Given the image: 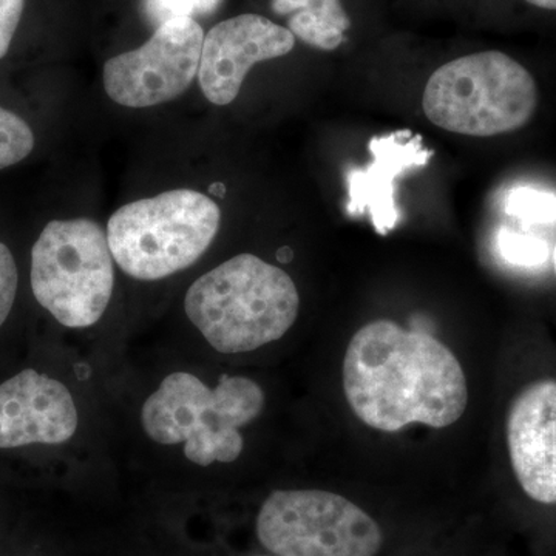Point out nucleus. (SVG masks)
Wrapping results in <instances>:
<instances>
[{"label": "nucleus", "instance_id": "20", "mask_svg": "<svg viewBox=\"0 0 556 556\" xmlns=\"http://www.w3.org/2000/svg\"><path fill=\"white\" fill-rule=\"evenodd\" d=\"M530 5L543 10H556V0H526Z\"/></svg>", "mask_w": 556, "mask_h": 556}, {"label": "nucleus", "instance_id": "17", "mask_svg": "<svg viewBox=\"0 0 556 556\" xmlns=\"http://www.w3.org/2000/svg\"><path fill=\"white\" fill-rule=\"evenodd\" d=\"M222 0H144V11L153 24L188 17L207 16L218 9Z\"/></svg>", "mask_w": 556, "mask_h": 556}, {"label": "nucleus", "instance_id": "4", "mask_svg": "<svg viewBox=\"0 0 556 556\" xmlns=\"http://www.w3.org/2000/svg\"><path fill=\"white\" fill-rule=\"evenodd\" d=\"M536 105V83L529 70L495 50L442 65L422 97L424 113L439 129L481 138L521 129Z\"/></svg>", "mask_w": 556, "mask_h": 556}, {"label": "nucleus", "instance_id": "18", "mask_svg": "<svg viewBox=\"0 0 556 556\" xmlns=\"http://www.w3.org/2000/svg\"><path fill=\"white\" fill-rule=\"evenodd\" d=\"M17 283H20V277H17L13 254L5 244L0 243V327L5 324L13 309Z\"/></svg>", "mask_w": 556, "mask_h": 556}, {"label": "nucleus", "instance_id": "21", "mask_svg": "<svg viewBox=\"0 0 556 556\" xmlns=\"http://www.w3.org/2000/svg\"><path fill=\"white\" fill-rule=\"evenodd\" d=\"M552 262H554V270H555V276H556V244L554 248V257H552Z\"/></svg>", "mask_w": 556, "mask_h": 556}, {"label": "nucleus", "instance_id": "7", "mask_svg": "<svg viewBox=\"0 0 556 556\" xmlns=\"http://www.w3.org/2000/svg\"><path fill=\"white\" fill-rule=\"evenodd\" d=\"M255 532L276 556H376L378 522L345 496L325 490H276L260 508Z\"/></svg>", "mask_w": 556, "mask_h": 556}, {"label": "nucleus", "instance_id": "6", "mask_svg": "<svg viewBox=\"0 0 556 556\" xmlns=\"http://www.w3.org/2000/svg\"><path fill=\"white\" fill-rule=\"evenodd\" d=\"M113 281L108 233L93 219H54L33 247V294L64 327L98 324L112 299Z\"/></svg>", "mask_w": 556, "mask_h": 556}, {"label": "nucleus", "instance_id": "9", "mask_svg": "<svg viewBox=\"0 0 556 556\" xmlns=\"http://www.w3.org/2000/svg\"><path fill=\"white\" fill-rule=\"evenodd\" d=\"M295 36L258 14L219 22L204 36L199 80L212 104L228 105L239 97L249 70L291 53Z\"/></svg>", "mask_w": 556, "mask_h": 556}, {"label": "nucleus", "instance_id": "13", "mask_svg": "<svg viewBox=\"0 0 556 556\" xmlns=\"http://www.w3.org/2000/svg\"><path fill=\"white\" fill-rule=\"evenodd\" d=\"M274 13L289 16V31L308 46L336 50L351 20L340 0H273Z\"/></svg>", "mask_w": 556, "mask_h": 556}, {"label": "nucleus", "instance_id": "11", "mask_svg": "<svg viewBox=\"0 0 556 556\" xmlns=\"http://www.w3.org/2000/svg\"><path fill=\"white\" fill-rule=\"evenodd\" d=\"M78 409L60 380L24 369L0 386V448L60 445L75 437Z\"/></svg>", "mask_w": 556, "mask_h": 556}, {"label": "nucleus", "instance_id": "1", "mask_svg": "<svg viewBox=\"0 0 556 556\" xmlns=\"http://www.w3.org/2000/svg\"><path fill=\"white\" fill-rule=\"evenodd\" d=\"M343 390L358 420L386 433L412 424L447 428L468 404L466 375L453 351L391 320L371 321L353 336Z\"/></svg>", "mask_w": 556, "mask_h": 556}, {"label": "nucleus", "instance_id": "2", "mask_svg": "<svg viewBox=\"0 0 556 556\" xmlns=\"http://www.w3.org/2000/svg\"><path fill=\"white\" fill-rule=\"evenodd\" d=\"M299 308L294 280L252 254L208 270L185 299L193 327L223 354L249 353L277 342L298 320Z\"/></svg>", "mask_w": 556, "mask_h": 556}, {"label": "nucleus", "instance_id": "16", "mask_svg": "<svg viewBox=\"0 0 556 556\" xmlns=\"http://www.w3.org/2000/svg\"><path fill=\"white\" fill-rule=\"evenodd\" d=\"M497 248L507 262L518 266H538L546 262L548 247L546 241L529 233L517 232L510 228H501L497 232Z\"/></svg>", "mask_w": 556, "mask_h": 556}, {"label": "nucleus", "instance_id": "3", "mask_svg": "<svg viewBox=\"0 0 556 556\" xmlns=\"http://www.w3.org/2000/svg\"><path fill=\"white\" fill-rule=\"evenodd\" d=\"M265 393L255 380L223 376L208 388L190 372H172L142 405L144 433L161 445L185 444L197 466L229 464L244 447L240 428L257 419Z\"/></svg>", "mask_w": 556, "mask_h": 556}, {"label": "nucleus", "instance_id": "5", "mask_svg": "<svg viewBox=\"0 0 556 556\" xmlns=\"http://www.w3.org/2000/svg\"><path fill=\"white\" fill-rule=\"evenodd\" d=\"M219 218L218 204L204 193L169 190L110 217V251L127 276L161 280L199 262L217 236Z\"/></svg>", "mask_w": 556, "mask_h": 556}, {"label": "nucleus", "instance_id": "8", "mask_svg": "<svg viewBox=\"0 0 556 556\" xmlns=\"http://www.w3.org/2000/svg\"><path fill=\"white\" fill-rule=\"evenodd\" d=\"M203 40L195 20L179 17L159 25L144 46L105 62L110 100L130 109L177 100L199 75Z\"/></svg>", "mask_w": 556, "mask_h": 556}, {"label": "nucleus", "instance_id": "14", "mask_svg": "<svg viewBox=\"0 0 556 556\" xmlns=\"http://www.w3.org/2000/svg\"><path fill=\"white\" fill-rule=\"evenodd\" d=\"M506 212L510 217L529 225H554L556 193L530 186H519L507 193Z\"/></svg>", "mask_w": 556, "mask_h": 556}, {"label": "nucleus", "instance_id": "12", "mask_svg": "<svg viewBox=\"0 0 556 556\" xmlns=\"http://www.w3.org/2000/svg\"><path fill=\"white\" fill-rule=\"evenodd\" d=\"M371 163L348 172V215L369 214L376 230L386 236L399 222L396 181L408 170L424 167L433 152L424 148L422 137L409 130L393 131L369 141Z\"/></svg>", "mask_w": 556, "mask_h": 556}, {"label": "nucleus", "instance_id": "10", "mask_svg": "<svg viewBox=\"0 0 556 556\" xmlns=\"http://www.w3.org/2000/svg\"><path fill=\"white\" fill-rule=\"evenodd\" d=\"M508 456L530 500L556 504V380L527 386L508 409Z\"/></svg>", "mask_w": 556, "mask_h": 556}, {"label": "nucleus", "instance_id": "22", "mask_svg": "<svg viewBox=\"0 0 556 556\" xmlns=\"http://www.w3.org/2000/svg\"><path fill=\"white\" fill-rule=\"evenodd\" d=\"M262 556H265V555H262ZM268 556H276V555H268Z\"/></svg>", "mask_w": 556, "mask_h": 556}, {"label": "nucleus", "instance_id": "15", "mask_svg": "<svg viewBox=\"0 0 556 556\" xmlns=\"http://www.w3.org/2000/svg\"><path fill=\"white\" fill-rule=\"evenodd\" d=\"M35 148V135L21 116L0 108V170L21 163Z\"/></svg>", "mask_w": 556, "mask_h": 556}, {"label": "nucleus", "instance_id": "19", "mask_svg": "<svg viewBox=\"0 0 556 556\" xmlns=\"http://www.w3.org/2000/svg\"><path fill=\"white\" fill-rule=\"evenodd\" d=\"M25 0H0V60L5 56L14 38L22 13H24Z\"/></svg>", "mask_w": 556, "mask_h": 556}]
</instances>
